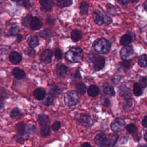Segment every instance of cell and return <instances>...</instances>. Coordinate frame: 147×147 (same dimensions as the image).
<instances>
[{
  "instance_id": "cell-1",
  "label": "cell",
  "mask_w": 147,
  "mask_h": 147,
  "mask_svg": "<svg viewBox=\"0 0 147 147\" xmlns=\"http://www.w3.org/2000/svg\"><path fill=\"white\" fill-rule=\"evenodd\" d=\"M83 52L79 47H74L69 49L65 55V57L69 62L78 63L83 59Z\"/></svg>"
},
{
  "instance_id": "cell-2",
  "label": "cell",
  "mask_w": 147,
  "mask_h": 147,
  "mask_svg": "<svg viewBox=\"0 0 147 147\" xmlns=\"http://www.w3.org/2000/svg\"><path fill=\"white\" fill-rule=\"evenodd\" d=\"M88 58L92 63L93 68L95 71H99L103 68L105 64V59L103 57L100 56L96 52L91 51L88 54Z\"/></svg>"
},
{
  "instance_id": "cell-3",
  "label": "cell",
  "mask_w": 147,
  "mask_h": 147,
  "mask_svg": "<svg viewBox=\"0 0 147 147\" xmlns=\"http://www.w3.org/2000/svg\"><path fill=\"white\" fill-rule=\"evenodd\" d=\"M93 48L98 53L105 54L107 53L111 48V44L109 40L102 38L95 40L93 43Z\"/></svg>"
},
{
  "instance_id": "cell-4",
  "label": "cell",
  "mask_w": 147,
  "mask_h": 147,
  "mask_svg": "<svg viewBox=\"0 0 147 147\" xmlns=\"http://www.w3.org/2000/svg\"><path fill=\"white\" fill-rule=\"evenodd\" d=\"M64 102L69 106L76 105L79 102L78 93L73 90L67 92L64 95Z\"/></svg>"
},
{
  "instance_id": "cell-5",
  "label": "cell",
  "mask_w": 147,
  "mask_h": 147,
  "mask_svg": "<svg viewBox=\"0 0 147 147\" xmlns=\"http://www.w3.org/2000/svg\"><path fill=\"white\" fill-rule=\"evenodd\" d=\"M120 55L124 60H130L134 55V51L130 46H125L120 52Z\"/></svg>"
},
{
  "instance_id": "cell-6",
  "label": "cell",
  "mask_w": 147,
  "mask_h": 147,
  "mask_svg": "<svg viewBox=\"0 0 147 147\" xmlns=\"http://www.w3.org/2000/svg\"><path fill=\"white\" fill-rule=\"evenodd\" d=\"M76 119L83 126L88 127L92 125V119L88 115L85 114H80L76 116Z\"/></svg>"
},
{
  "instance_id": "cell-7",
  "label": "cell",
  "mask_w": 147,
  "mask_h": 147,
  "mask_svg": "<svg viewBox=\"0 0 147 147\" xmlns=\"http://www.w3.org/2000/svg\"><path fill=\"white\" fill-rule=\"evenodd\" d=\"M119 138L117 134H110L106 136V138L102 147H113Z\"/></svg>"
},
{
  "instance_id": "cell-8",
  "label": "cell",
  "mask_w": 147,
  "mask_h": 147,
  "mask_svg": "<svg viewBox=\"0 0 147 147\" xmlns=\"http://www.w3.org/2000/svg\"><path fill=\"white\" fill-rule=\"evenodd\" d=\"M125 125V122L123 119L121 118H117L115 119L111 124L110 127L113 131L118 132L121 131Z\"/></svg>"
},
{
  "instance_id": "cell-9",
  "label": "cell",
  "mask_w": 147,
  "mask_h": 147,
  "mask_svg": "<svg viewBox=\"0 0 147 147\" xmlns=\"http://www.w3.org/2000/svg\"><path fill=\"white\" fill-rule=\"evenodd\" d=\"M29 26L32 30H38L42 27V22L38 17H33L30 21Z\"/></svg>"
},
{
  "instance_id": "cell-10",
  "label": "cell",
  "mask_w": 147,
  "mask_h": 147,
  "mask_svg": "<svg viewBox=\"0 0 147 147\" xmlns=\"http://www.w3.org/2000/svg\"><path fill=\"white\" fill-rule=\"evenodd\" d=\"M72 0H52V5L59 7H64L71 6L72 4Z\"/></svg>"
},
{
  "instance_id": "cell-11",
  "label": "cell",
  "mask_w": 147,
  "mask_h": 147,
  "mask_svg": "<svg viewBox=\"0 0 147 147\" xmlns=\"http://www.w3.org/2000/svg\"><path fill=\"white\" fill-rule=\"evenodd\" d=\"M93 19L98 25H101L103 24L104 15L99 11H95L92 13Z\"/></svg>"
},
{
  "instance_id": "cell-12",
  "label": "cell",
  "mask_w": 147,
  "mask_h": 147,
  "mask_svg": "<svg viewBox=\"0 0 147 147\" xmlns=\"http://www.w3.org/2000/svg\"><path fill=\"white\" fill-rule=\"evenodd\" d=\"M41 5V10L43 11H49L52 8V3L51 0H39Z\"/></svg>"
},
{
  "instance_id": "cell-13",
  "label": "cell",
  "mask_w": 147,
  "mask_h": 147,
  "mask_svg": "<svg viewBox=\"0 0 147 147\" xmlns=\"http://www.w3.org/2000/svg\"><path fill=\"white\" fill-rule=\"evenodd\" d=\"M9 60L13 64H17L21 62L22 57L18 52L14 51L10 53L9 55Z\"/></svg>"
},
{
  "instance_id": "cell-14",
  "label": "cell",
  "mask_w": 147,
  "mask_h": 147,
  "mask_svg": "<svg viewBox=\"0 0 147 147\" xmlns=\"http://www.w3.org/2000/svg\"><path fill=\"white\" fill-rule=\"evenodd\" d=\"M52 52L50 49H46L41 55V60L44 63L48 64L52 61Z\"/></svg>"
},
{
  "instance_id": "cell-15",
  "label": "cell",
  "mask_w": 147,
  "mask_h": 147,
  "mask_svg": "<svg viewBox=\"0 0 147 147\" xmlns=\"http://www.w3.org/2000/svg\"><path fill=\"white\" fill-rule=\"evenodd\" d=\"M67 71H68L67 67L63 64L59 63L56 66V74L57 76L59 77L64 76L66 75Z\"/></svg>"
},
{
  "instance_id": "cell-16",
  "label": "cell",
  "mask_w": 147,
  "mask_h": 147,
  "mask_svg": "<svg viewBox=\"0 0 147 147\" xmlns=\"http://www.w3.org/2000/svg\"><path fill=\"white\" fill-rule=\"evenodd\" d=\"M106 134H105L104 133H98L97 134L95 137V138H94V141H95V144L100 146V147H102L103 144H104V142H105V138H106Z\"/></svg>"
},
{
  "instance_id": "cell-17",
  "label": "cell",
  "mask_w": 147,
  "mask_h": 147,
  "mask_svg": "<svg viewBox=\"0 0 147 147\" xmlns=\"http://www.w3.org/2000/svg\"><path fill=\"white\" fill-rule=\"evenodd\" d=\"M99 93V87L96 85H91L87 89V94L89 96L95 97Z\"/></svg>"
},
{
  "instance_id": "cell-18",
  "label": "cell",
  "mask_w": 147,
  "mask_h": 147,
  "mask_svg": "<svg viewBox=\"0 0 147 147\" xmlns=\"http://www.w3.org/2000/svg\"><path fill=\"white\" fill-rule=\"evenodd\" d=\"M28 44L29 45V47L32 48H34L38 46L39 42L38 39L36 35H31L28 38Z\"/></svg>"
},
{
  "instance_id": "cell-19",
  "label": "cell",
  "mask_w": 147,
  "mask_h": 147,
  "mask_svg": "<svg viewBox=\"0 0 147 147\" xmlns=\"http://www.w3.org/2000/svg\"><path fill=\"white\" fill-rule=\"evenodd\" d=\"M45 94H46L45 91L41 87L36 88L33 91L34 96L38 100L42 99L44 98V97L45 96Z\"/></svg>"
},
{
  "instance_id": "cell-20",
  "label": "cell",
  "mask_w": 147,
  "mask_h": 147,
  "mask_svg": "<svg viewBox=\"0 0 147 147\" xmlns=\"http://www.w3.org/2000/svg\"><path fill=\"white\" fill-rule=\"evenodd\" d=\"M12 74L17 79H22L25 76V73L19 68H14L12 71Z\"/></svg>"
},
{
  "instance_id": "cell-21",
  "label": "cell",
  "mask_w": 147,
  "mask_h": 147,
  "mask_svg": "<svg viewBox=\"0 0 147 147\" xmlns=\"http://www.w3.org/2000/svg\"><path fill=\"white\" fill-rule=\"evenodd\" d=\"M132 41V38L129 34L123 35L120 39V43L124 46H127Z\"/></svg>"
},
{
  "instance_id": "cell-22",
  "label": "cell",
  "mask_w": 147,
  "mask_h": 147,
  "mask_svg": "<svg viewBox=\"0 0 147 147\" xmlns=\"http://www.w3.org/2000/svg\"><path fill=\"white\" fill-rule=\"evenodd\" d=\"M53 102V96L50 93L45 94V96L42 99V103L45 106H50Z\"/></svg>"
},
{
  "instance_id": "cell-23",
  "label": "cell",
  "mask_w": 147,
  "mask_h": 147,
  "mask_svg": "<svg viewBox=\"0 0 147 147\" xmlns=\"http://www.w3.org/2000/svg\"><path fill=\"white\" fill-rule=\"evenodd\" d=\"M76 92L80 94V95H84L87 90L86 86L84 83H78L76 85Z\"/></svg>"
},
{
  "instance_id": "cell-24",
  "label": "cell",
  "mask_w": 147,
  "mask_h": 147,
  "mask_svg": "<svg viewBox=\"0 0 147 147\" xmlns=\"http://www.w3.org/2000/svg\"><path fill=\"white\" fill-rule=\"evenodd\" d=\"M119 94L122 96H128L130 95V90L125 85H121L119 87Z\"/></svg>"
},
{
  "instance_id": "cell-25",
  "label": "cell",
  "mask_w": 147,
  "mask_h": 147,
  "mask_svg": "<svg viewBox=\"0 0 147 147\" xmlns=\"http://www.w3.org/2000/svg\"><path fill=\"white\" fill-rule=\"evenodd\" d=\"M82 34L80 31L77 29L72 30L71 32V38L74 41L76 42L79 41L82 38Z\"/></svg>"
},
{
  "instance_id": "cell-26",
  "label": "cell",
  "mask_w": 147,
  "mask_h": 147,
  "mask_svg": "<svg viewBox=\"0 0 147 147\" xmlns=\"http://www.w3.org/2000/svg\"><path fill=\"white\" fill-rule=\"evenodd\" d=\"M38 122L41 126H45L49 122V118L46 115L44 114H40L38 118Z\"/></svg>"
},
{
  "instance_id": "cell-27",
  "label": "cell",
  "mask_w": 147,
  "mask_h": 147,
  "mask_svg": "<svg viewBox=\"0 0 147 147\" xmlns=\"http://www.w3.org/2000/svg\"><path fill=\"white\" fill-rule=\"evenodd\" d=\"M19 32V27L16 24H13L8 30V34L9 36H14L18 34Z\"/></svg>"
},
{
  "instance_id": "cell-28",
  "label": "cell",
  "mask_w": 147,
  "mask_h": 147,
  "mask_svg": "<svg viewBox=\"0 0 147 147\" xmlns=\"http://www.w3.org/2000/svg\"><path fill=\"white\" fill-rule=\"evenodd\" d=\"M103 92L106 95L110 96H113L115 94L114 87L111 86H105L103 88Z\"/></svg>"
},
{
  "instance_id": "cell-29",
  "label": "cell",
  "mask_w": 147,
  "mask_h": 147,
  "mask_svg": "<svg viewBox=\"0 0 147 147\" xmlns=\"http://www.w3.org/2000/svg\"><path fill=\"white\" fill-rule=\"evenodd\" d=\"M22 116V113L20 110L17 108H14L10 112V117L13 119H19Z\"/></svg>"
},
{
  "instance_id": "cell-30",
  "label": "cell",
  "mask_w": 147,
  "mask_h": 147,
  "mask_svg": "<svg viewBox=\"0 0 147 147\" xmlns=\"http://www.w3.org/2000/svg\"><path fill=\"white\" fill-rule=\"evenodd\" d=\"M133 91L134 94L136 96H139L142 94V90L141 87L138 83H135L133 84Z\"/></svg>"
},
{
  "instance_id": "cell-31",
  "label": "cell",
  "mask_w": 147,
  "mask_h": 147,
  "mask_svg": "<svg viewBox=\"0 0 147 147\" xmlns=\"http://www.w3.org/2000/svg\"><path fill=\"white\" fill-rule=\"evenodd\" d=\"M79 9L80 13L82 15L86 14L88 10V4L86 2H82L80 5Z\"/></svg>"
},
{
  "instance_id": "cell-32",
  "label": "cell",
  "mask_w": 147,
  "mask_h": 147,
  "mask_svg": "<svg viewBox=\"0 0 147 147\" xmlns=\"http://www.w3.org/2000/svg\"><path fill=\"white\" fill-rule=\"evenodd\" d=\"M53 34V33L52 30L49 29H44L40 32L39 36L40 37L43 38H48L51 37Z\"/></svg>"
},
{
  "instance_id": "cell-33",
  "label": "cell",
  "mask_w": 147,
  "mask_h": 147,
  "mask_svg": "<svg viewBox=\"0 0 147 147\" xmlns=\"http://www.w3.org/2000/svg\"><path fill=\"white\" fill-rule=\"evenodd\" d=\"M138 64L141 67H146V55L144 54L141 55L138 59Z\"/></svg>"
},
{
  "instance_id": "cell-34",
  "label": "cell",
  "mask_w": 147,
  "mask_h": 147,
  "mask_svg": "<svg viewBox=\"0 0 147 147\" xmlns=\"http://www.w3.org/2000/svg\"><path fill=\"white\" fill-rule=\"evenodd\" d=\"M51 133V130H50V127L47 126H44L40 130V134L41 135V136L42 137H47Z\"/></svg>"
},
{
  "instance_id": "cell-35",
  "label": "cell",
  "mask_w": 147,
  "mask_h": 147,
  "mask_svg": "<svg viewBox=\"0 0 147 147\" xmlns=\"http://www.w3.org/2000/svg\"><path fill=\"white\" fill-rule=\"evenodd\" d=\"M16 128L17 133H24V132H25L26 125L24 122H19L16 125Z\"/></svg>"
},
{
  "instance_id": "cell-36",
  "label": "cell",
  "mask_w": 147,
  "mask_h": 147,
  "mask_svg": "<svg viewBox=\"0 0 147 147\" xmlns=\"http://www.w3.org/2000/svg\"><path fill=\"white\" fill-rule=\"evenodd\" d=\"M27 138H28V134L26 132L17 133V134L15 136V140L17 141H22L25 140Z\"/></svg>"
},
{
  "instance_id": "cell-37",
  "label": "cell",
  "mask_w": 147,
  "mask_h": 147,
  "mask_svg": "<svg viewBox=\"0 0 147 147\" xmlns=\"http://www.w3.org/2000/svg\"><path fill=\"white\" fill-rule=\"evenodd\" d=\"M32 17H33V16L31 14H28V15L26 16L22 20V25H24L25 26H28L29 25L30 21Z\"/></svg>"
},
{
  "instance_id": "cell-38",
  "label": "cell",
  "mask_w": 147,
  "mask_h": 147,
  "mask_svg": "<svg viewBox=\"0 0 147 147\" xmlns=\"http://www.w3.org/2000/svg\"><path fill=\"white\" fill-rule=\"evenodd\" d=\"M126 130L129 133H134L137 131V126L133 123H130L126 126Z\"/></svg>"
},
{
  "instance_id": "cell-39",
  "label": "cell",
  "mask_w": 147,
  "mask_h": 147,
  "mask_svg": "<svg viewBox=\"0 0 147 147\" xmlns=\"http://www.w3.org/2000/svg\"><path fill=\"white\" fill-rule=\"evenodd\" d=\"M49 91L51 92V94L54 95H57L60 92V89L57 86H52L50 87Z\"/></svg>"
},
{
  "instance_id": "cell-40",
  "label": "cell",
  "mask_w": 147,
  "mask_h": 147,
  "mask_svg": "<svg viewBox=\"0 0 147 147\" xmlns=\"http://www.w3.org/2000/svg\"><path fill=\"white\" fill-rule=\"evenodd\" d=\"M140 86L142 88H145L147 86V79L146 76H142L140 79Z\"/></svg>"
},
{
  "instance_id": "cell-41",
  "label": "cell",
  "mask_w": 147,
  "mask_h": 147,
  "mask_svg": "<svg viewBox=\"0 0 147 147\" xmlns=\"http://www.w3.org/2000/svg\"><path fill=\"white\" fill-rule=\"evenodd\" d=\"M20 5L23 6L25 8H29L30 6V0H20Z\"/></svg>"
},
{
  "instance_id": "cell-42",
  "label": "cell",
  "mask_w": 147,
  "mask_h": 147,
  "mask_svg": "<svg viewBox=\"0 0 147 147\" xmlns=\"http://www.w3.org/2000/svg\"><path fill=\"white\" fill-rule=\"evenodd\" d=\"M54 55L57 59H60L62 57V52L59 48L55 49Z\"/></svg>"
},
{
  "instance_id": "cell-43",
  "label": "cell",
  "mask_w": 147,
  "mask_h": 147,
  "mask_svg": "<svg viewBox=\"0 0 147 147\" xmlns=\"http://www.w3.org/2000/svg\"><path fill=\"white\" fill-rule=\"evenodd\" d=\"M60 126H61L60 122L59 121H56L53 122V124L52 125V129L54 131H57L60 128Z\"/></svg>"
},
{
  "instance_id": "cell-44",
  "label": "cell",
  "mask_w": 147,
  "mask_h": 147,
  "mask_svg": "<svg viewBox=\"0 0 147 147\" xmlns=\"http://www.w3.org/2000/svg\"><path fill=\"white\" fill-rule=\"evenodd\" d=\"M37 131L36 127L33 125H30L28 127V132L31 134H34Z\"/></svg>"
},
{
  "instance_id": "cell-45",
  "label": "cell",
  "mask_w": 147,
  "mask_h": 147,
  "mask_svg": "<svg viewBox=\"0 0 147 147\" xmlns=\"http://www.w3.org/2000/svg\"><path fill=\"white\" fill-rule=\"evenodd\" d=\"M132 105V102L131 100L130 99H127L125 100V102L123 103V109H128Z\"/></svg>"
},
{
  "instance_id": "cell-46",
  "label": "cell",
  "mask_w": 147,
  "mask_h": 147,
  "mask_svg": "<svg viewBox=\"0 0 147 147\" xmlns=\"http://www.w3.org/2000/svg\"><path fill=\"white\" fill-rule=\"evenodd\" d=\"M101 102H102V104L104 106H106V107L109 106V105H110V100H109V98H103L101 99Z\"/></svg>"
},
{
  "instance_id": "cell-47",
  "label": "cell",
  "mask_w": 147,
  "mask_h": 147,
  "mask_svg": "<svg viewBox=\"0 0 147 147\" xmlns=\"http://www.w3.org/2000/svg\"><path fill=\"white\" fill-rule=\"evenodd\" d=\"M111 22V19L107 16L104 15L103 18V23L106 24V25H109Z\"/></svg>"
},
{
  "instance_id": "cell-48",
  "label": "cell",
  "mask_w": 147,
  "mask_h": 147,
  "mask_svg": "<svg viewBox=\"0 0 147 147\" xmlns=\"http://www.w3.org/2000/svg\"><path fill=\"white\" fill-rule=\"evenodd\" d=\"M47 21L49 24H53L55 23V18L52 16H49L47 18Z\"/></svg>"
},
{
  "instance_id": "cell-49",
  "label": "cell",
  "mask_w": 147,
  "mask_h": 147,
  "mask_svg": "<svg viewBox=\"0 0 147 147\" xmlns=\"http://www.w3.org/2000/svg\"><path fill=\"white\" fill-rule=\"evenodd\" d=\"M26 53L29 56H33L34 54V51L32 48H28L26 51Z\"/></svg>"
},
{
  "instance_id": "cell-50",
  "label": "cell",
  "mask_w": 147,
  "mask_h": 147,
  "mask_svg": "<svg viewBox=\"0 0 147 147\" xmlns=\"http://www.w3.org/2000/svg\"><path fill=\"white\" fill-rule=\"evenodd\" d=\"M133 137L136 141H139V140L140 138V134L139 133H137V131H136L133 133Z\"/></svg>"
},
{
  "instance_id": "cell-51",
  "label": "cell",
  "mask_w": 147,
  "mask_h": 147,
  "mask_svg": "<svg viewBox=\"0 0 147 147\" xmlns=\"http://www.w3.org/2000/svg\"><path fill=\"white\" fill-rule=\"evenodd\" d=\"M142 125L144 127H147V115H145L142 121Z\"/></svg>"
},
{
  "instance_id": "cell-52",
  "label": "cell",
  "mask_w": 147,
  "mask_h": 147,
  "mask_svg": "<svg viewBox=\"0 0 147 147\" xmlns=\"http://www.w3.org/2000/svg\"><path fill=\"white\" fill-rule=\"evenodd\" d=\"M72 78L74 79H78L80 77V73L79 72V71H76L75 74H73V75L72 76Z\"/></svg>"
},
{
  "instance_id": "cell-53",
  "label": "cell",
  "mask_w": 147,
  "mask_h": 147,
  "mask_svg": "<svg viewBox=\"0 0 147 147\" xmlns=\"http://www.w3.org/2000/svg\"><path fill=\"white\" fill-rule=\"evenodd\" d=\"M4 105H5L4 99L0 97V110H2L4 107Z\"/></svg>"
},
{
  "instance_id": "cell-54",
  "label": "cell",
  "mask_w": 147,
  "mask_h": 147,
  "mask_svg": "<svg viewBox=\"0 0 147 147\" xmlns=\"http://www.w3.org/2000/svg\"><path fill=\"white\" fill-rule=\"evenodd\" d=\"M81 147H92V146L91 145V144H90V143L86 142H84V143L82 145Z\"/></svg>"
},
{
  "instance_id": "cell-55",
  "label": "cell",
  "mask_w": 147,
  "mask_h": 147,
  "mask_svg": "<svg viewBox=\"0 0 147 147\" xmlns=\"http://www.w3.org/2000/svg\"><path fill=\"white\" fill-rule=\"evenodd\" d=\"M128 1H129V0H118V2L122 5L127 3L128 2Z\"/></svg>"
},
{
  "instance_id": "cell-56",
  "label": "cell",
  "mask_w": 147,
  "mask_h": 147,
  "mask_svg": "<svg viewBox=\"0 0 147 147\" xmlns=\"http://www.w3.org/2000/svg\"><path fill=\"white\" fill-rule=\"evenodd\" d=\"M22 36H21V35H20V34H18V41H20V40H21V38H22Z\"/></svg>"
},
{
  "instance_id": "cell-57",
  "label": "cell",
  "mask_w": 147,
  "mask_h": 147,
  "mask_svg": "<svg viewBox=\"0 0 147 147\" xmlns=\"http://www.w3.org/2000/svg\"><path fill=\"white\" fill-rule=\"evenodd\" d=\"M146 4H147V2L146 1H145V2L144 3V9L145 10H146Z\"/></svg>"
},
{
  "instance_id": "cell-58",
  "label": "cell",
  "mask_w": 147,
  "mask_h": 147,
  "mask_svg": "<svg viewBox=\"0 0 147 147\" xmlns=\"http://www.w3.org/2000/svg\"><path fill=\"white\" fill-rule=\"evenodd\" d=\"M146 135H147V133H146V131H145V134H144V140H145V141H147V140H146V138H147Z\"/></svg>"
},
{
  "instance_id": "cell-59",
  "label": "cell",
  "mask_w": 147,
  "mask_h": 147,
  "mask_svg": "<svg viewBox=\"0 0 147 147\" xmlns=\"http://www.w3.org/2000/svg\"><path fill=\"white\" fill-rule=\"evenodd\" d=\"M131 2H137L138 0H129Z\"/></svg>"
},
{
  "instance_id": "cell-60",
  "label": "cell",
  "mask_w": 147,
  "mask_h": 147,
  "mask_svg": "<svg viewBox=\"0 0 147 147\" xmlns=\"http://www.w3.org/2000/svg\"><path fill=\"white\" fill-rule=\"evenodd\" d=\"M11 1L13 2H18L20 1V0H11Z\"/></svg>"
},
{
  "instance_id": "cell-61",
  "label": "cell",
  "mask_w": 147,
  "mask_h": 147,
  "mask_svg": "<svg viewBox=\"0 0 147 147\" xmlns=\"http://www.w3.org/2000/svg\"><path fill=\"white\" fill-rule=\"evenodd\" d=\"M141 147H146V145H142V146H141Z\"/></svg>"
}]
</instances>
